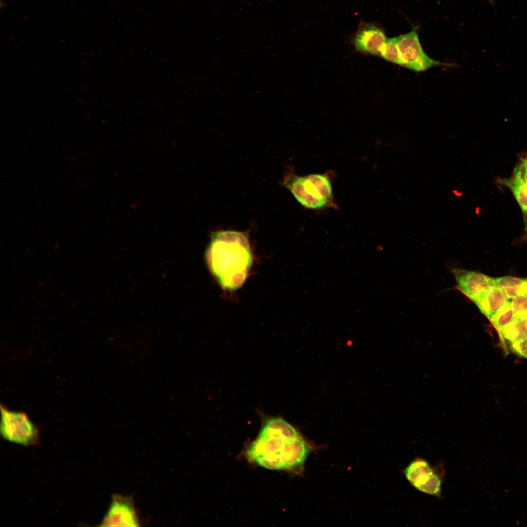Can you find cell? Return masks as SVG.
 I'll use <instances>...</instances> for the list:
<instances>
[{
  "label": "cell",
  "mask_w": 527,
  "mask_h": 527,
  "mask_svg": "<svg viewBox=\"0 0 527 527\" xmlns=\"http://www.w3.org/2000/svg\"><path fill=\"white\" fill-rule=\"evenodd\" d=\"M510 301L508 302L496 312L490 319L492 324L498 330L509 324L515 316Z\"/></svg>",
  "instance_id": "cell-15"
},
{
  "label": "cell",
  "mask_w": 527,
  "mask_h": 527,
  "mask_svg": "<svg viewBox=\"0 0 527 527\" xmlns=\"http://www.w3.org/2000/svg\"><path fill=\"white\" fill-rule=\"evenodd\" d=\"M380 56L388 61L401 65L396 37L387 39L382 48Z\"/></svg>",
  "instance_id": "cell-16"
},
{
  "label": "cell",
  "mask_w": 527,
  "mask_h": 527,
  "mask_svg": "<svg viewBox=\"0 0 527 527\" xmlns=\"http://www.w3.org/2000/svg\"><path fill=\"white\" fill-rule=\"evenodd\" d=\"M527 183V159H523L515 167L512 177Z\"/></svg>",
  "instance_id": "cell-18"
},
{
  "label": "cell",
  "mask_w": 527,
  "mask_h": 527,
  "mask_svg": "<svg viewBox=\"0 0 527 527\" xmlns=\"http://www.w3.org/2000/svg\"><path fill=\"white\" fill-rule=\"evenodd\" d=\"M284 186L304 207L313 210L331 208V206L318 195L306 176H300L289 173L284 177Z\"/></svg>",
  "instance_id": "cell-6"
},
{
  "label": "cell",
  "mask_w": 527,
  "mask_h": 527,
  "mask_svg": "<svg viewBox=\"0 0 527 527\" xmlns=\"http://www.w3.org/2000/svg\"><path fill=\"white\" fill-rule=\"evenodd\" d=\"M403 473L407 481L417 490L437 498L441 496L444 472L437 466L434 467L426 460L417 457L405 468Z\"/></svg>",
  "instance_id": "cell-4"
},
{
  "label": "cell",
  "mask_w": 527,
  "mask_h": 527,
  "mask_svg": "<svg viewBox=\"0 0 527 527\" xmlns=\"http://www.w3.org/2000/svg\"><path fill=\"white\" fill-rule=\"evenodd\" d=\"M315 449L301 434L293 437L258 436L248 446L245 455L249 461L265 468L301 474L307 457Z\"/></svg>",
  "instance_id": "cell-2"
},
{
  "label": "cell",
  "mask_w": 527,
  "mask_h": 527,
  "mask_svg": "<svg viewBox=\"0 0 527 527\" xmlns=\"http://www.w3.org/2000/svg\"><path fill=\"white\" fill-rule=\"evenodd\" d=\"M510 301L517 315L527 314V293L519 295Z\"/></svg>",
  "instance_id": "cell-17"
},
{
  "label": "cell",
  "mask_w": 527,
  "mask_h": 527,
  "mask_svg": "<svg viewBox=\"0 0 527 527\" xmlns=\"http://www.w3.org/2000/svg\"><path fill=\"white\" fill-rule=\"evenodd\" d=\"M451 271L457 289L473 302L486 289L495 285L493 278L480 272L458 267Z\"/></svg>",
  "instance_id": "cell-8"
},
{
  "label": "cell",
  "mask_w": 527,
  "mask_h": 527,
  "mask_svg": "<svg viewBox=\"0 0 527 527\" xmlns=\"http://www.w3.org/2000/svg\"><path fill=\"white\" fill-rule=\"evenodd\" d=\"M526 213L527 214V211Z\"/></svg>",
  "instance_id": "cell-20"
},
{
  "label": "cell",
  "mask_w": 527,
  "mask_h": 527,
  "mask_svg": "<svg viewBox=\"0 0 527 527\" xmlns=\"http://www.w3.org/2000/svg\"><path fill=\"white\" fill-rule=\"evenodd\" d=\"M502 183L507 186L512 191L521 208L525 212L527 211V183L513 178L500 180Z\"/></svg>",
  "instance_id": "cell-14"
},
{
  "label": "cell",
  "mask_w": 527,
  "mask_h": 527,
  "mask_svg": "<svg viewBox=\"0 0 527 527\" xmlns=\"http://www.w3.org/2000/svg\"><path fill=\"white\" fill-rule=\"evenodd\" d=\"M101 526L138 527L139 521L132 499L114 495Z\"/></svg>",
  "instance_id": "cell-7"
},
{
  "label": "cell",
  "mask_w": 527,
  "mask_h": 527,
  "mask_svg": "<svg viewBox=\"0 0 527 527\" xmlns=\"http://www.w3.org/2000/svg\"><path fill=\"white\" fill-rule=\"evenodd\" d=\"M494 280L495 284L503 289L508 300L527 293V277L504 276L494 278Z\"/></svg>",
  "instance_id": "cell-13"
},
{
  "label": "cell",
  "mask_w": 527,
  "mask_h": 527,
  "mask_svg": "<svg viewBox=\"0 0 527 527\" xmlns=\"http://www.w3.org/2000/svg\"><path fill=\"white\" fill-rule=\"evenodd\" d=\"M509 348L518 356L527 359V338L523 341L507 343Z\"/></svg>",
  "instance_id": "cell-19"
},
{
  "label": "cell",
  "mask_w": 527,
  "mask_h": 527,
  "mask_svg": "<svg viewBox=\"0 0 527 527\" xmlns=\"http://www.w3.org/2000/svg\"><path fill=\"white\" fill-rule=\"evenodd\" d=\"M206 254L209 269L223 287L235 289L244 283L252 262L245 234L233 230L215 232Z\"/></svg>",
  "instance_id": "cell-1"
},
{
  "label": "cell",
  "mask_w": 527,
  "mask_h": 527,
  "mask_svg": "<svg viewBox=\"0 0 527 527\" xmlns=\"http://www.w3.org/2000/svg\"><path fill=\"white\" fill-rule=\"evenodd\" d=\"M503 289L497 285L489 287L473 302L489 319L508 302Z\"/></svg>",
  "instance_id": "cell-10"
},
{
  "label": "cell",
  "mask_w": 527,
  "mask_h": 527,
  "mask_svg": "<svg viewBox=\"0 0 527 527\" xmlns=\"http://www.w3.org/2000/svg\"><path fill=\"white\" fill-rule=\"evenodd\" d=\"M507 343L520 342L527 338V314L515 315L512 321L498 330Z\"/></svg>",
  "instance_id": "cell-11"
},
{
  "label": "cell",
  "mask_w": 527,
  "mask_h": 527,
  "mask_svg": "<svg viewBox=\"0 0 527 527\" xmlns=\"http://www.w3.org/2000/svg\"><path fill=\"white\" fill-rule=\"evenodd\" d=\"M401 66L416 72H421L435 66L447 65L436 61L424 51L415 29L396 37Z\"/></svg>",
  "instance_id": "cell-5"
},
{
  "label": "cell",
  "mask_w": 527,
  "mask_h": 527,
  "mask_svg": "<svg viewBox=\"0 0 527 527\" xmlns=\"http://www.w3.org/2000/svg\"><path fill=\"white\" fill-rule=\"evenodd\" d=\"M386 40L384 32L378 26L361 21L352 41L357 50L380 56Z\"/></svg>",
  "instance_id": "cell-9"
},
{
  "label": "cell",
  "mask_w": 527,
  "mask_h": 527,
  "mask_svg": "<svg viewBox=\"0 0 527 527\" xmlns=\"http://www.w3.org/2000/svg\"><path fill=\"white\" fill-rule=\"evenodd\" d=\"M329 173L311 174L306 176L321 198L327 202L332 208L336 209L338 206L334 201Z\"/></svg>",
  "instance_id": "cell-12"
},
{
  "label": "cell",
  "mask_w": 527,
  "mask_h": 527,
  "mask_svg": "<svg viewBox=\"0 0 527 527\" xmlns=\"http://www.w3.org/2000/svg\"><path fill=\"white\" fill-rule=\"evenodd\" d=\"M0 411V432L4 439L25 446L38 442V431L24 412L10 410L2 405Z\"/></svg>",
  "instance_id": "cell-3"
}]
</instances>
